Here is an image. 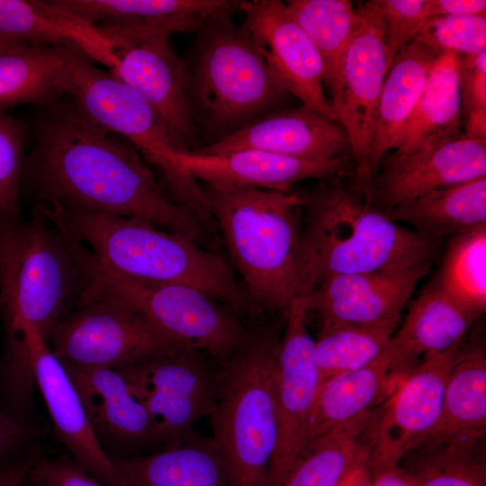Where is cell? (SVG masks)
<instances>
[{
  "label": "cell",
  "instance_id": "obj_1",
  "mask_svg": "<svg viewBox=\"0 0 486 486\" xmlns=\"http://www.w3.org/2000/svg\"><path fill=\"white\" fill-rule=\"evenodd\" d=\"M46 108L26 166L39 202L140 219L210 244L212 234L163 191L134 145L92 121L67 97Z\"/></svg>",
  "mask_w": 486,
  "mask_h": 486
},
{
  "label": "cell",
  "instance_id": "obj_25",
  "mask_svg": "<svg viewBox=\"0 0 486 486\" xmlns=\"http://www.w3.org/2000/svg\"><path fill=\"white\" fill-rule=\"evenodd\" d=\"M441 54L414 40L394 58L380 95L370 151L355 184L363 192L372 194L373 181L382 161L393 148L395 140L410 117Z\"/></svg>",
  "mask_w": 486,
  "mask_h": 486
},
{
  "label": "cell",
  "instance_id": "obj_45",
  "mask_svg": "<svg viewBox=\"0 0 486 486\" xmlns=\"http://www.w3.org/2000/svg\"><path fill=\"white\" fill-rule=\"evenodd\" d=\"M39 457L32 447L22 454L0 462V486H22L29 470Z\"/></svg>",
  "mask_w": 486,
  "mask_h": 486
},
{
  "label": "cell",
  "instance_id": "obj_17",
  "mask_svg": "<svg viewBox=\"0 0 486 486\" xmlns=\"http://www.w3.org/2000/svg\"><path fill=\"white\" fill-rule=\"evenodd\" d=\"M92 28L105 44L196 32L209 18L234 14L238 0H50Z\"/></svg>",
  "mask_w": 486,
  "mask_h": 486
},
{
  "label": "cell",
  "instance_id": "obj_15",
  "mask_svg": "<svg viewBox=\"0 0 486 486\" xmlns=\"http://www.w3.org/2000/svg\"><path fill=\"white\" fill-rule=\"evenodd\" d=\"M242 26L265 63L291 95L302 105L334 121L324 91L321 57L304 30L279 0L242 1Z\"/></svg>",
  "mask_w": 486,
  "mask_h": 486
},
{
  "label": "cell",
  "instance_id": "obj_28",
  "mask_svg": "<svg viewBox=\"0 0 486 486\" xmlns=\"http://www.w3.org/2000/svg\"><path fill=\"white\" fill-rule=\"evenodd\" d=\"M380 410L377 407L304 446L279 486H338L366 466Z\"/></svg>",
  "mask_w": 486,
  "mask_h": 486
},
{
  "label": "cell",
  "instance_id": "obj_11",
  "mask_svg": "<svg viewBox=\"0 0 486 486\" xmlns=\"http://www.w3.org/2000/svg\"><path fill=\"white\" fill-rule=\"evenodd\" d=\"M47 343L63 364L114 369L183 346L132 308L106 297L79 302Z\"/></svg>",
  "mask_w": 486,
  "mask_h": 486
},
{
  "label": "cell",
  "instance_id": "obj_12",
  "mask_svg": "<svg viewBox=\"0 0 486 486\" xmlns=\"http://www.w3.org/2000/svg\"><path fill=\"white\" fill-rule=\"evenodd\" d=\"M358 8L361 22L344 53L329 100L334 120L349 140L356 178L370 151L378 103L388 72L381 18L372 1Z\"/></svg>",
  "mask_w": 486,
  "mask_h": 486
},
{
  "label": "cell",
  "instance_id": "obj_36",
  "mask_svg": "<svg viewBox=\"0 0 486 486\" xmlns=\"http://www.w3.org/2000/svg\"><path fill=\"white\" fill-rule=\"evenodd\" d=\"M400 319L373 324L325 323L314 340L320 382L362 368L386 350Z\"/></svg>",
  "mask_w": 486,
  "mask_h": 486
},
{
  "label": "cell",
  "instance_id": "obj_19",
  "mask_svg": "<svg viewBox=\"0 0 486 486\" xmlns=\"http://www.w3.org/2000/svg\"><path fill=\"white\" fill-rule=\"evenodd\" d=\"M431 260L392 271L331 275L300 297L309 314L321 324H373L400 319Z\"/></svg>",
  "mask_w": 486,
  "mask_h": 486
},
{
  "label": "cell",
  "instance_id": "obj_39",
  "mask_svg": "<svg viewBox=\"0 0 486 486\" xmlns=\"http://www.w3.org/2000/svg\"><path fill=\"white\" fill-rule=\"evenodd\" d=\"M438 52L472 56L486 51L485 15H454L425 21L416 40Z\"/></svg>",
  "mask_w": 486,
  "mask_h": 486
},
{
  "label": "cell",
  "instance_id": "obj_38",
  "mask_svg": "<svg viewBox=\"0 0 486 486\" xmlns=\"http://www.w3.org/2000/svg\"><path fill=\"white\" fill-rule=\"evenodd\" d=\"M25 128L0 112V220H20V187L23 174Z\"/></svg>",
  "mask_w": 486,
  "mask_h": 486
},
{
  "label": "cell",
  "instance_id": "obj_9",
  "mask_svg": "<svg viewBox=\"0 0 486 486\" xmlns=\"http://www.w3.org/2000/svg\"><path fill=\"white\" fill-rule=\"evenodd\" d=\"M85 258L87 281L78 302L95 297L120 301L167 338L203 353L217 365L245 341L248 328L238 313L204 292L182 284L128 278L96 266L87 252Z\"/></svg>",
  "mask_w": 486,
  "mask_h": 486
},
{
  "label": "cell",
  "instance_id": "obj_34",
  "mask_svg": "<svg viewBox=\"0 0 486 486\" xmlns=\"http://www.w3.org/2000/svg\"><path fill=\"white\" fill-rule=\"evenodd\" d=\"M71 50L32 46L0 54V112L22 104L48 107L64 98L62 78Z\"/></svg>",
  "mask_w": 486,
  "mask_h": 486
},
{
  "label": "cell",
  "instance_id": "obj_46",
  "mask_svg": "<svg viewBox=\"0 0 486 486\" xmlns=\"http://www.w3.org/2000/svg\"><path fill=\"white\" fill-rule=\"evenodd\" d=\"M371 486H416L413 480L398 465L369 472Z\"/></svg>",
  "mask_w": 486,
  "mask_h": 486
},
{
  "label": "cell",
  "instance_id": "obj_24",
  "mask_svg": "<svg viewBox=\"0 0 486 486\" xmlns=\"http://www.w3.org/2000/svg\"><path fill=\"white\" fill-rule=\"evenodd\" d=\"M481 316L446 293L436 282L429 285L410 306L385 350L395 375L401 380L420 358L464 342Z\"/></svg>",
  "mask_w": 486,
  "mask_h": 486
},
{
  "label": "cell",
  "instance_id": "obj_37",
  "mask_svg": "<svg viewBox=\"0 0 486 486\" xmlns=\"http://www.w3.org/2000/svg\"><path fill=\"white\" fill-rule=\"evenodd\" d=\"M436 284L482 315L486 310V225L453 237Z\"/></svg>",
  "mask_w": 486,
  "mask_h": 486
},
{
  "label": "cell",
  "instance_id": "obj_41",
  "mask_svg": "<svg viewBox=\"0 0 486 486\" xmlns=\"http://www.w3.org/2000/svg\"><path fill=\"white\" fill-rule=\"evenodd\" d=\"M459 57V81L465 135L473 140L486 137V51Z\"/></svg>",
  "mask_w": 486,
  "mask_h": 486
},
{
  "label": "cell",
  "instance_id": "obj_20",
  "mask_svg": "<svg viewBox=\"0 0 486 486\" xmlns=\"http://www.w3.org/2000/svg\"><path fill=\"white\" fill-rule=\"evenodd\" d=\"M486 176V143L464 134L394 154L382 162L372 198L384 210L428 192Z\"/></svg>",
  "mask_w": 486,
  "mask_h": 486
},
{
  "label": "cell",
  "instance_id": "obj_10",
  "mask_svg": "<svg viewBox=\"0 0 486 486\" xmlns=\"http://www.w3.org/2000/svg\"><path fill=\"white\" fill-rule=\"evenodd\" d=\"M207 357L182 346L117 369L146 409L160 449L179 445L211 415L218 365Z\"/></svg>",
  "mask_w": 486,
  "mask_h": 486
},
{
  "label": "cell",
  "instance_id": "obj_48",
  "mask_svg": "<svg viewBox=\"0 0 486 486\" xmlns=\"http://www.w3.org/2000/svg\"><path fill=\"white\" fill-rule=\"evenodd\" d=\"M22 486H32V485L29 482H27V481L25 480V482H24V483H23Z\"/></svg>",
  "mask_w": 486,
  "mask_h": 486
},
{
  "label": "cell",
  "instance_id": "obj_13",
  "mask_svg": "<svg viewBox=\"0 0 486 486\" xmlns=\"http://www.w3.org/2000/svg\"><path fill=\"white\" fill-rule=\"evenodd\" d=\"M7 334L22 344L34 383L41 393L54 433L83 470L104 486H123L112 459L99 443L81 398L64 364L46 339L23 325Z\"/></svg>",
  "mask_w": 486,
  "mask_h": 486
},
{
  "label": "cell",
  "instance_id": "obj_7",
  "mask_svg": "<svg viewBox=\"0 0 486 486\" xmlns=\"http://www.w3.org/2000/svg\"><path fill=\"white\" fill-rule=\"evenodd\" d=\"M82 246L37 207L26 222L0 220V303L7 329L48 340L86 284Z\"/></svg>",
  "mask_w": 486,
  "mask_h": 486
},
{
  "label": "cell",
  "instance_id": "obj_4",
  "mask_svg": "<svg viewBox=\"0 0 486 486\" xmlns=\"http://www.w3.org/2000/svg\"><path fill=\"white\" fill-rule=\"evenodd\" d=\"M216 228L243 280L253 314L284 316L299 296L302 193L203 188Z\"/></svg>",
  "mask_w": 486,
  "mask_h": 486
},
{
  "label": "cell",
  "instance_id": "obj_40",
  "mask_svg": "<svg viewBox=\"0 0 486 486\" xmlns=\"http://www.w3.org/2000/svg\"><path fill=\"white\" fill-rule=\"evenodd\" d=\"M425 1L372 0L382 23L388 70L397 54L416 40L427 20Z\"/></svg>",
  "mask_w": 486,
  "mask_h": 486
},
{
  "label": "cell",
  "instance_id": "obj_29",
  "mask_svg": "<svg viewBox=\"0 0 486 486\" xmlns=\"http://www.w3.org/2000/svg\"><path fill=\"white\" fill-rule=\"evenodd\" d=\"M400 381L384 352L362 368L320 382L304 446L377 408L379 402L393 392Z\"/></svg>",
  "mask_w": 486,
  "mask_h": 486
},
{
  "label": "cell",
  "instance_id": "obj_49",
  "mask_svg": "<svg viewBox=\"0 0 486 486\" xmlns=\"http://www.w3.org/2000/svg\"><path fill=\"white\" fill-rule=\"evenodd\" d=\"M4 52L0 50V54H3Z\"/></svg>",
  "mask_w": 486,
  "mask_h": 486
},
{
  "label": "cell",
  "instance_id": "obj_8",
  "mask_svg": "<svg viewBox=\"0 0 486 486\" xmlns=\"http://www.w3.org/2000/svg\"><path fill=\"white\" fill-rule=\"evenodd\" d=\"M62 92L92 121L134 145L160 171L171 199L213 234L216 226L203 188L179 161V153L188 149L140 95L73 50L66 63Z\"/></svg>",
  "mask_w": 486,
  "mask_h": 486
},
{
  "label": "cell",
  "instance_id": "obj_42",
  "mask_svg": "<svg viewBox=\"0 0 486 486\" xmlns=\"http://www.w3.org/2000/svg\"><path fill=\"white\" fill-rule=\"evenodd\" d=\"M32 486H104L66 454L56 458L39 457L26 477Z\"/></svg>",
  "mask_w": 486,
  "mask_h": 486
},
{
  "label": "cell",
  "instance_id": "obj_33",
  "mask_svg": "<svg viewBox=\"0 0 486 486\" xmlns=\"http://www.w3.org/2000/svg\"><path fill=\"white\" fill-rule=\"evenodd\" d=\"M486 435L484 345L464 343L450 372L438 425L430 436L479 439Z\"/></svg>",
  "mask_w": 486,
  "mask_h": 486
},
{
  "label": "cell",
  "instance_id": "obj_18",
  "mask_svg": "<svg viewBox=\"0 0 486 486\" xmlns=\"http://www.w3.org/2000/svg\"><path fill=\"white\" fill-rule=\"evenodd\" d=\"M107 48L109 72L140 95L189 150L197 133L185 94L184 60L170 36H148Z\"/></svg>",
  "mask_w": 486,
  "mask_h": 486
},
{
  "label": "cell",
  "instance_id": "obj_22",
  "mask_svg": "<svg viewBox=\"0 0 486 486\" xmlns=\"http://www.w3.org/2000/svg\"><path fill=\"white\" fill-rule=\"evenodd\" d=\"M63 364L99 443L111 458L148 454L159 448L146 409L121 372L110 367Z\"/></svg>",
  "mask_w": 486,
  "mask_h": 486
},
{
  "label": "cell",
  "instance_id": "obj_35",
  "mask_svg": "<svg viewBox=\"0 0 486 486\" xmlns=\"http://www.w3.org/2000/svg\"><path fill=\"white\" fill-rule=\"evenodd\" d=\"M285 4L317 48L324 66V86L331 94L344 53L361 22L359 8L348 0H289Z\"/></svg>",
  "mask_w": 486,
  "mask_h": 486
},
{
  "label": "cell",
  "instance_id": "obj_43",
  "mask_svg": "<svg viewBox=\"0 0 486 486\" xmlns=\"http://www.w3.org/2000/svg\"><path fill=\"white\" fill-rule=\"evenodd\" d=\"M32 429L29 425L17 420L0 409V462L30 450Z\"/></svg>",
  "mask_w": 486,
  "mask_h": 486
},
{
  "label": "cell",
  "instance_id": "obj_2",
  "mask_svg": "<svg viewBox=\"0 0 486 486\" xmlns=\"http://www.w3.org/2000/svg\"><path fill=\"white\" fill-rule=\"evenodd\" d=\"M342 177L321 179L302 193L298 297L331 275L403 269L436 252L435 242L390 220Z\"/></svg>",
  "mask_w": 486,
  "mask_h": 486
},
{
  "label": "cell",
  "instance_id": "obj_21",
  "mask_svg": "<svg viewBox=\"0 0 486 486\" xmlns=\"http://www.w3.org/2000/svg\"><path fill=\"white\" fill-rule=\"evenodd\" d=\"M179 161L198 183L215 191L254 188L290 193L299 182L345 176L350 168L347 156L304 159L251 148L219 154L181 151Z\"/></svg>",
  "mask_w": 486,
  "mask_h": 486
},
{
  "label": "cell",
  "instance_id": "obj_16",
  "mask_svg": "<svg viewBox=\"0 0 486 486\" xmlns=\"http://www.w3.org/2000/svg\"><path fill=\"white\" fill-rule=\"evenodd\" d=\"M308 313L302 299L293 300L277 350V407L279 436L270 464L268 486H279L301 454L320 376L314 340L307 329Z\"/></svg>",
  "mask_w": 486,
  "mask_h": 486
},
{
  "label": "cell",
  "instance_id": "obj_31",
  "mask_svg": "<svg viewBox=\"0 0 486 486\" xmlns=\"http://www.w3.org/2000/svg\"><path fill=\"white\" fill-rule=\"evenodd\" d=\"M461 125L459 57L444 52L395 140L393 153L405 154L430 143L458 137L462 135Z\"/></svg>",
  "mask_w": 486,
  "mask_h": 486
},
{
  "label": "cell",
  "instance_id": "obj_27",
  "mask_svg": "<svg viewBox=\"0 0 486 486\" xmlns=\"http://www.w3.org/2000/svg\"><path fill=\"white\" fill-rule=\"evenodd\" d=\"M112 459L123 486H233L212 436L195 432L174 447Z\"/></svg>",
  "mask_w": 486,
  "mask_h": 486
},
{
  "label": "cell",
  "instance_id": "obj_3",
  "mask_svg": "<svg viewBox=\"0 0 486 486\" xmlns=\"http://www.w3.org/2000/svg\"><path fill=\"white\" fill-rule=\"evenodd\" d=\"M37 207L86 250L98 267L131 279L199 289L237 313L253 314L249 297L228 262L192 238L136 218L64 206Z\"/></svg>",
  "mask_w": 486,
  "mask_h": 486
},
{
  "label": "cell",
  "instance_id": "obj_6",
  "mask_svg": "<svg viewBox=\"0 0 486 486\" xmlns=\"http://www.w3.org/2000/svg\"><path fill=\"white\" fill-rule=\"evenodd\" d=\"M232 14L207 19L185 64V94L196 133L206 145L285 108L291 96Z\"/></svg>",
  "mask_w": 486,
  "mask_h": 486
},
{
  "label": "cell",
  "instance_id": "obj_44",
  "mask_svg": "<svg viewBox=\"0 0 486 486\" xmlns=\"http://www.w3.org/2000/svg\"><path fill=\"white\" fill-rule=\"evenodd\" d=\"M485 0H426V19L454 15H485Z\"/></svg>",
  "mask_w": 486,
  "mask_h": 486
},
{
  "label": "cell",
  "instance_id": "obj_23",
  "mask_svg": "<svg viewBox=\"0 0 486 486\" xmlns=\"http://www.w3.org/2000/svg\"><path fill=\"white\" fill-rule=\"evenodd\" d=\"M245 148L304 159H332L351 150L338 122L304 105L272 112L215 143L192 150L219 154Z\"/></svg>",
  "mask_w": 486,
  "mask_h": 486
},
{
  "label": "cell",
  "instance_id": "obj_32",
  "mask_svg": "<svg viewBox=\"0 0 486 486\" xmlns=\"http://www.w3.org/2000/svg\"><path fill=\"white\" fill-rule=\"evenodd\" d=\"M416 486H486L485 438L428 436L398 464Z\"/></svg>",
  "mask_w": 486,
  "mask_h": 486
},
{
  "label": "cell",
  "instance_id": "obj_30",
  "mask_svg": "<svg viewBox=\"0 0 486 486\" xmlns=\"http://www.w3.org/2000/svg\"><path fill=\"white\" fill-rule=\"evenodd\" d=\"M383 212L435 243L455 237L486 225V176L428 192Z\"/></svg>",
  "mask_w": 486,
  "mask_h": 486
},
{
  "label": "cell",
  "instance_id": "obj_26",
  "mask_svg": "<svg viewBox=\"0 0 486 486\" xmlns=\"http://www.w3.org/2000/svg\"><path fill=\"white\" fill-rule=\"evenodd\" d=\"M59 46L105 66L109 50L96 32L49 1L0 0V49Z\"/></svg>",
  "mask_w": 486,
  "mask_h": 486
},
{
  "label": "cell",
  "instance_id": "obj_5",
  "mask_svg": "<svg viewBox=\"0 0 486 486\" xmlns=\"http://www.w3.org/2000/svg\"><path fill=\"white\" fill-rule=\"evenodd\" d=\"M279 328L276 323L248 328L242 345L218 365L210 427L233 486H268L279 436Z\"/></svg>",
  "mask_w": 486,
  "mask_h": 486
},
{
  "label": "cell",
  "instance_id": "obj_47",
  "mask_svg": "<svg viewBox=\"0 0 486 486\" xmlns=\"http://www.w3.org/2000/svg\"><path fill=\"white\" fill-rule=\"evenodd\" d=\"M338 486H371L366 466L353 472Z\"/></svg>",
  "mask_w": 486,
  "mask_h": 486
},
{
  "label": "cell",
  "instance_id": "obj_14",
  "mask_svg": "<svg viewBox=\"0 0 486 486\" xmlns=\"http://www.w3.org/2000/svg\"><path fill=\"white\" fill-rule=\"evenodd\" d=\"M464 341L424 357L400 381L381 408L368 471L397 465L413 444L434 432L450 372Z\"/></svg>",
  "mask_w": 486,
  "mask_h": 486
}]
</instances>
